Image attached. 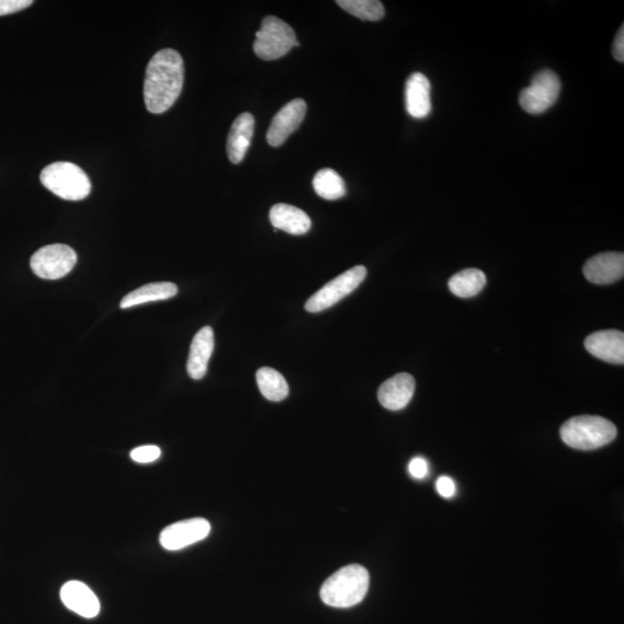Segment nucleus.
<instances>
[{
    "label": "nucleus",
    "mask_w": 624,
    "mask_h": 624,
    "mask_svg": "<svg viewBox=\"0 0 624 624\" xmlns=\"http://www.w3.org/2000/svg\"><path fill=\"white\" fill-rule=\"evenodd\" d=\"M214 349V333L210 326H205L192 340L188 360V374L192 380H202L207 373Z\"/></svg>",
    "instance_id": "obj_17"
},
{
    "label": "nucleus",
    "mask_w": 624,
    "mask_h": 624,
    "mask_svg": "<svg viewBox=\"0 0 624 624\" xmlns=\"http://www.w3.org/2000/svg\"><path fill=\"white\" fill-rule=\"evenodd\" d=\"M432 86L420 72L413 73L406 81L405 103L407 113L416 120L426 118L432 111Z\"/></svg>",
    "instance_id": "obj_15"
},
{
    "label": "nucleus",
    "mask_w": 624,
    "mask_h": 624,
    "mask_svg": "<svg viewBox=\"0 0 624 624\" xmlns=\"http://www.w3.org/2000/svg\"><path fill=\"white\" fill-rule=\"evenodd\" d=\"M40 180L54 195L72 202L87 198L92 190L87 174L71 162L51 163L42 170Z\"/></svg>",
    "instance_id": "obj_4"
},
{
    "label": "nucleus",
    "mask_w": 624,
    "mask_h": 624,
    "mask_svg": "<svg viewBox=\"0 0 624 624\" xmlns=\"http://www.w3.org/2000/svg\"><path fill=\"white\" fill-rule=\"evenodd\" d=\"M211 524L204 518L182 520L166 527L160 534V544L167 551H181L208 537Z\"/></svg>",
    "instance_id": "obj_9"
},
{
    "label": "nucleus",
    "mask_w": 624,
    "mask_h": 624,
    "mask_svg": "<svg viewBox=\"0 0 624 624\" xmlns=\"http://www.w3.org/2000/svg\"><path fill=\"white\" fill-rule=\"evenodd\" d=\"M585 348L601 361L613 364L624 363V333L619 330L592 333L585 339Z\"/></svg>",
    "instance_id": "obj_12"
},
{
    "label": "nucleus",
    "mask_w": 624,
    "mask_h": 624,
    "mask_svg": "<svg viewBox=\"0 0 624 624\" xmlns=\"http://www.w3.org/2000/svg\"><path fill=\"white\" fill-rule=\"evenodd\" d=\"M369 572L359 564L334 572L321 589L324 604L336 608H349L361 603L369 590Z\"/></svg>",
    "instance_id": "obj_2"
},
{
    "label": "nucleus",
    "mask_w": 624,
    "mask_h": 624,
    "mask_svg": "<svg viewBox=\"0 0 624 624\" xmlns=\"http://www.w3.org/2000/svg\"><path fill=\"white\" fill-rule=\"evenodd\" d=\"M178 293V288L173 282H155L140 287L126 295L121 302V309H129L140 304L165 301L172 299Z\"/></svg>",
    "instance_id": "obj_19"
},
{
    "label": "nucleus",
    "mask_w": 624,
    "mask_h": 624,
    "mask_svg": "<svg viewBox=\"0 0 624 624\" xmlns=\"http://www.w3.org/2000/svg\"><path fill=\"white\" fill-rule=\"evenodd\" d=\"M255 131V118L249 113L236 118L227 140V154L230 162L239 165L247 154Z\"/></svg>",
    "instance_id": "obj_16"
},
{
    "label": "nucleus",
    "mask_w": 624,
    "mask_h": 624,
    "mask_svg": "<svg viewBox=\"0 0 624 624\" xmlns=\"http://www.w3.org/2000/svg\"><path fill=\"white\" fill-rule=\"evenodd\" d=\"M583 273L592 284H614L624 276V255L622 252H604L593 256L585 263Z\"/></svg>",
    "instance_id": "obj_11"
},
{
    "label": "nucleus",
    "mask_w": 624,
    "mask_h": 624,
    "mask_svg": "<svg viewBox=\"0 0 624 624\" xmlns=\"http://www.w3.org/2000/svg\"><path fill=\"white\" fill-rule=\"evenodd\" d=\"M294 47H300L293 28L285 21L273 16L264 18L262 27L256 33L254 51L263 61H276Z\"/></svg>",
    "instance_id": "obj_5"
},
{
    "label": "nucleus",
    "mask_w": 624,
    "mask_h": 624,
    "mask_svg": "<svg viewBox=\"0 0 624 624\" xmlns=\"http://www.w3.org/2000/svg\"><path fill=\"white\" fill-rule=\"evenodd\" d=\"M613 56L616 61L624 62V26H621L620 31L616 34L613 44Z\"/></svg>",
    "instance_id": "obj_28"
},
{
    "label": "nucleus",
    "mask_w": 624,
    "mask_h": 624,
    "mask_svg": "<svg viewBox=\"0 0 624 624\" xmlns=\"http://www.w3.org/2000/svg\"><path fill=\"white\" fill-rule=\"evenodd\" d=\"M560 435L564 444L576 450H596L612 443L618 435L613 422L597 415H581L564 422Z\"/></svg>",
    "instance_id": "obj_3"
},
{
    "label": "nucleus",
    "mask_w": 624,
    "mask_h": 624,
    "mask_svg": "<svg viewBox=\"0 0 624 624\" xmlns=\"http://www.w3.org/2000/svg\"><path fill=\"white\" fill-rule=\"evenodd\" d=\"M487 284L485 273L477 269L460 271L449 281V289L453 295L468 299L478 295Z\"/></svg>",
    "instance_id": "obj_20"
},
{
    "label": "nucleus",
    "mask_w": 624,
    "mask_h": 624,
    "mask_svg": "<svg viewBox=\"0 0 624 624\" xmlns=\"http://www.w3.org/2000/svg\"><path fill=\"white\" fill-rule=\"evenodd\" d=\"M436 490L444 499H451L456 495V484L449 477H441L436 481Z\"/></svg>",
    "instance_id": "obj_27"
},
{
    "label": "nucleus",
    "mask_w": 624,
    "mask_h": 624,
    "mask_svg": "<svg viewBox=\"0 0 624 624\" xmlns=\"http://www.w3.org/2000/svg\"><path fill=\"white\" fill-rule=\"evenodd\" d=\"M561 88V80L555 72L541 71L534 76L531 85L520 92V107L531 115L545 113L559 100Z\"/></svg>",
    "instance_id": "obj_6"
},
{
    "label": "nucleus",
    "mask_w": 624,
    "mask_h": 624,
    "mask_svg": "<svg viewBox=\"0 0 624 624\" xmlns=\"http://www.w3.org/2000/svg\"><path fill=\"white\" fill-rule=\"evenodd\" d=\"M307 113V103L302 99H295L286 104L279 113L273 117L267 141L272 147H279L297 129L300 128Z\"/></svg>",
    "instance_id": "obj_10"
},
{
    "label": "nucleus",
    "mask_w": 624,
    "mask_h": 624,
    "mask_svg": "<svg viewBox=\"0 0 624 624\" xmlns=\"http://www.w3.org/2000/svg\"><path fill=\"white\" fill-rule=\"evenodd\" d=\"M31 5L32 0H0V17L20 12Z\"/></svg>",
    "instance_id": "obj_25"
},
{
    "label": "nucleus",
    "mask_w": 624,
    "mask_h": 624,
    "mask_svg": "<svg viewBox=\"0 0 624 624\" xmlns=\"http://www.w3.org/2000/svg\"><path fill=\"white\" fill-rule=\"evenodd\" d=\"M317 195L326 200H337L346 195V185L343 178L333 169H322L312 181Z\"/></svg>",
    "instance_id": "obj_22"
},
{
    "label": "nucleus",
    "mask_w": 624,
    "mask_h": 624,
    "mask_svg": "<svg viewBox=\"0 0 624 624\" xmlns=\"http://www.w3.org/2000/svg\"><path fill=\"white\" fill-rule=\"evenodd\" d=\"M184 84V62L176 50L163 49L147 65L144 99L154 115L166 113L181 95Z\"/></svg>",
    "instance_id": "obj_1"
},
{
    "label": "nucleus",
    "mask_w": 624,
    "mask_h": 624,
    "mask_svg": "<svg viewBox=\"0 0 624 624\" xmlns=\"http://www.w3.org/2000/svg\"><path fill=\"white\" fill-rule=\"evenodd\" d=\"M415 381L412 375L401 373L384 382L378 390V400L386 410H403L413 398Z\"/></svg>",
    "instance_id": "obj_14"
},
{
    "label": "nucleus",
    "mask_w": 624,
    "mask_h": 624,
    "mask_svg": "<svg viewBox=\"0 0 624 624\" xmlns=\"http://www.w3.org/2000/svg\"><path fill=\"white\" fill-rule=\"evenodd\" d=\"M77 260L76 251L69 245L50 244L35 252L31 258V267L41 279L58 280L68 276Z\"/></svg>",
    "instance_id": "obj_7"
},
{
    "label": "nucleus",
    "mask_w": 624,
    "mask_h": 624,
    "mask_svg": "<svg viewBox=\"0 0 624 624\" xmlns=\"http://www.w3.org/2000/svg\"><path fill=\"white\" fill-rule=\"evenodd\" d=\"M367 276V269L364 266H355L353 269L340 274L339 277L328 282L322 289L312 295L306 303L309 312H321L331 308L344 297L353 293Z\"/></svg>",
    "instance_id": "obj_8"
},
{
    "label": "nucleus",
    "mask_w": 624,
    "mask_h": 624,
    "mask_svg": "<svg viewBox=\"0 0 624 624\" xmlns=\"http://www.w3.org/2000/svg\"><path fill=\"white\" fill-rule=\"evenodd\" d=\"M256 380L260 392L266 399L281 401L287 398L288 384L279 371L269 367L260 368L257 371Z\"/></svg>",
    "instance_id": "obj_21"
},
{
    "label": "nucleus",
    "mask_w": 624,
    "mask_h": 624,
    "mask_svg": "<svg viewBox=\"0 0 624 624\" xmlns=\"http://www.w3.org/2000/svg\"><path fill=\"white\" fill-rule=\"evenodd\" d=\"M337 4L361 20L378 21L385 16L384 6L377 0H338Z\"/></svg>",
    "instance_id": "obj_23"
},
{
    "label": "nucleus",
    "mask_w": 624,
    "mask_h": 624,
    "mask_svg": "<svg viewBox=\"0 0 624 624\" xmlns=\"http://www.w3.org/2000/svg\"><path fill=\"white\" fill-rule=\"evenodd\" d=\"M270 220L274 229L284 230L292 235H303L309 232L311 220L306 212L292 205L278 204L271 208Z\"/></svg>",
    "instance_id": "obj_18"
},
{
    "label": "nucleus",
    "mask_w": 624,
    "mask_h": 624,
    "mask_svg": "<svg viewBox=\"0 0 624 624\" xmlns=\"http://www.w3.org/2000/svg\"><path fill=\"white\" fill-rule=\"evenodd\" d=\"M408 471H410L414 479H425L429 472L427 460L421 457L412 459V462L408 465Z\"/></svg>",
    "instance_id": "obj_26"
},
{
    "label": "nucleus",
    "mask_w": 624,
    "mask_h": 624,
    "mask_svg": "<svg viewBox=\"0 0 624 624\" xmlns=\"http://www.w3.org/2000/svg\"><path fill=\"white\" fill-rule=\"evenodd\" d=\"M132 460L139 464H150L161 457V449L156 445H143L130 453Z\"/></svg>",
    "instance_id": "obj_24"
},
{
    "label": "nucleus",
    "mask_w": 624,
    "mask_h": 624,
    "mask_svg": "<svg viewBox=\"0 0 624 624\" xmlns=\"http://www.w3.org/2000/svg\"><path fill=\"white\" fill-rule=\"evenodd\" d=\"M63 604L70 611L83 616L86 619H93L100 613V601L88 586L79 581L65 583L61 590Z\"/></svg>",
    "instance_id": "obj_13"
}]
</instances>
